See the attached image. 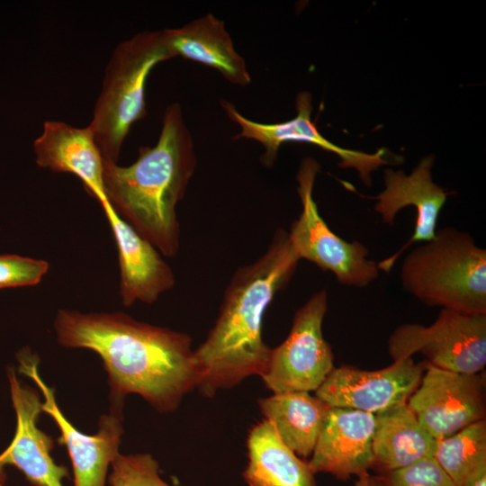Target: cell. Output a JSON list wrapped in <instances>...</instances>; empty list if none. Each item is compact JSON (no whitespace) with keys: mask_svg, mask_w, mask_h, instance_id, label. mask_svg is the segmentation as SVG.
I'll use <instances>...</instances> for the list:
<instances>
[{"mask_svg":"<svg viewBox=\"0 0 486 486\" xmlns=\"http://www.w3.org/2000/svg\"><path fill=\"white\" fill-rule=\"evenodd\" d=\"M54 328L60 345L87 348L101 357L118 410L126 395L137 393L157 410L169 412L196 388L198 370L187 334L122 312L64 309L58 311Z\"/></svg>","mask_w":486,"mask_h":486,"instance_id":"cell-1","label":"cell"},{"mask_svg":"<svg viewBox=\"0 0 486 486\" xmlns=\"http://www.w3.org/2000/svg\"><path fill=\"white\" fill-rule=\"evenodd\" d=\"M299 260L288 232L278 229L266 252L234 273L214 326L194 350L196 388L203 395L212 396L265 372L271 348L263 340V319L276 293L293 276Z\"/></svg>","mask_w":486,"mask_h":486,"instance_id":"cell-2","label":"cell"},{"mask_svg":"<svg viewBox=\"0 0 486 486\" xmlns=\"http://www.w3.org/2000/svg\"><path fill=\"white\" fill-rule=\"evenodd\" d=\"M196 166L192 134L181 106L169 104L153 147H140L128 166L104 160V188L117 214L162 255L180 248L176 206L184 198Z\"/></svg>","mask_w":486,"mask_h":486,"instance_id":"cell-3","label":"cell"},{"mask_svg":"<svg viewBox=\"0 0 486 486\" xmlns=\"http://www.w3.org/2000/svg\"><path fill=\"white\" fill-rule=\"evenodd\" d=\"M402 287L429 306L486 314V250L454 227L412 249L400 267Z\"/></svg>","mask_w":486,"mask_h":486,"instance_id":"cell-4","label":"cell"},{"mask_svg":"<svg viewBox=\"0 0 486 486\" xmlns=\"http://www.w3.org/2000/svg\"><path fill=\"white\" fill-rule=\"evenodd\" d=\"M172 58L165 30L138 32L115 47L88 125L104 160L118 163L131 126L146 116L150 71Z\"/></svg>","mask_w":486,"mask_h":486,"instance_id":"cell-5","label":"cell"},{"mask_svg":"<svg viewBox=\"0 0 486 486\" xmlns=\"http://www.w3.org/2000/svg\"><path fill=\"white\" fill-rule=\"evenodd\" d=\"M320 171L319 163L305 158L296 176L302 212L288 232L299 259L331 272L338 283L346 286L365 287L379 276L378 263L369 259V250L357 240L346 241L334 233L320 216L313 199V186Z\"/></svg>","mask_w":486,"mask_h":486,"instance_id":"cell-6","label":"cell"},{"mask_svg":"<svg viewBox=\"0 0 486 486\" xmlns=\"http://www.w3.org/2000/svg\"><path fill=\"white\" fill-rule=\"evenodd\" d=\"M388 353L393 361L421 354L437 368L479 374L486 364V314L441 309L430 326L397 327L389 337Z\"/></svg>","mask_w":486,"mask_h":486,"instance_id":"cell-7","label":"cell"},{"mask_svg":"<svg viewBox=\"0 0 486 486\" xmlns=\"http://www.w3.org/2000/svg\"><path fill=\"white\" fill-rule=\"evenodd\" d=\"M327 309L326 291L313 293L296 310L284 341L271 349L261 378L274 394L316 392L333 370V352L322 333Z\"/></svg>","mask_w":486,"mask_h":486,"instance_id":"cell-8","label":"cell"},{"mask_svg":"<svg viewBox=\"0 0 486 486\" xmlns=\"http://www.w3.org/2000/svg\"><path fill=\"white\" fill-rule=\"evenodd\" d=\"M18 371L31 378L44 397L41 410L56 422L60 436L58 443L68 449L72 464L74 486H105L108 469L120 454L119 446L123 429L119 413L100 418L98 431L93 436L77 430L58 408L54 390L39 374V357L23 348L18 355Z\"/></svg>","mask_w":486,"mask_h":486,"instance_id":"cell-9","label":"cell"},{"mask_svg":"<svg viewBox=\"0 0 486 486\" xmlns=\"http://www.w3.org/2000/svg\"><path fill=\"white\" fill-rule=\"evenodd\" d=\"M484 374H460L426 362L419 385L407 404L436 439L447 437L484 419Z\"/></svg>","mask_w":486,"mask_h":486,"instance_id":"cell-10","label":"cell"},{"mask_svg":"<svg viewBox=\"0 0 486 486\" xmlns=\"http://www.w3.org/2000/svg\"><path fill=\"white\" fill-rule=\"evenodd\" d=\"M425 368L426 361L415 363L412 357L393 361L375 371L334 367L315 395L329 407L375 415L406 404L419 385Z\"/></svg>","mask_w":486,"mask_h":486,"instance_id":"cell-11","label":"cell"},{"mask_svg":"<svg viewBox=\"0 0 486 486\" xmlns=\"http://www.w3.org/2000/svg\"><path fill=\"white\" fill-rule=\"evenodd\" d=\"M220 104L228 117L240 128L233 140L248 139L259 142L265 149L262 163L266 166L274 165L280 147L286 142H305L334 153L340 158L339 166L356 169L366 185L371 184V173L389 163L384 158V149L369 154L343 148L322 136L311 121L312 104L309 92L303 91L297 94L295 117L276 123H263L248 119L230 101L221 100Z\"/></svg>","mask_w":486,"mask_h":486,"instance_id":"cell-12","label":"cell"},{"mask_svg":"<svg viewBox=\"0 0 486 486\" xmlns=\"http://www.w3.org/2000/svg\"><path fill=\"white\" fill-rule=\"evenodd\" d=\"M8 379L16 429L11 444L0 454V483L5 481V467L12 465L35 486H63L64 478L68 476V469L54 462L50 455L53 440L37 427L42 411L38 392L22 385L13 369Z\"/></svg>","mask_w":486,"mask_h":486,"instance_id":"cell-13","label":"cell"},{"mask_svg":"<svg viewBox=\"0 0 486 486\" xmlns=\"http://www.w3.org/2000/svg\"><path fill=\"white\" fill-rule=\"evenodd\" d=\"M434 157L422 158L410 175L401 170L386 169L385 188L378 195L374 210L382 216V221L392 226L399 211L407 207L416 208L415 229L410 239L391 256L378 262V267L389 273L399 256L412 243L428 241L434 238L440 212L448 194L432 180Z\"/></svg>","mask_w":486,"mask_h":486,"instance_id":"cell-14","label":"cell"},{"mask_svg":"<svg viewBox=\"0 0 486 486\" xmlns=\"http://www.w3.org/2000/svg\"><path fill=\"white\" fill-rule=\"evenodd\" d=\"M374 414L329 407L325 415L309 467L346 481L368 473L374 467Z\"/></svg>","mask_w":486,"mask_h":486,"instance_id":"cell-15","label":"cell"},{"mask_svg":"<svg viewBox=\"0 0 486 486\" xmlns=\"http://www.w3.org/2000/svg\"><path fill=\"white\" fill-rule=\"evenodd\" d=\"M113 232L120 267L119 294L125 306L153 303L176 279L160 252L122 220L109 203L103 207Z\"/></svg>","mask_w":486,"mask_h":486,"instance_id":"cell-16","label":"cell"},{"mask_svg":"<svg viewBox=\"0 0 486 486\" xmlns=\"http://www.w3.org/2000/svg\"><path fill=\"white\" fill-rule=\"evenodd\" d=\"M33 150L40 167L76 176L102 208L109 204L104 188V158L89 126L77 128L64 122L46 121Z\"/></svg>","mask_w":486,"mask_h":486,"instance_id":"cell-17","label":"cell"},{"mask_svg":"<svg viewBox=\"0 0 486 486\" xmlns=\"http://www.w3.org/2000/svg\"><path fill=\"white\" fill-rule=\"evenodd\" d=\"M173 58L203 64L219 71L228 81L248 86L251 76L243 57L235 50L224 22L212 14L178 28L165 29Z\"/></svg>","mask_w":486,"mask_h":486,"instance_id":"cell-18","label":"cell"},{"mask_svg":"<svg viewBox=\"0 0 486 486\" xmlns=\"http://www.w3.org/2000/svg\"><path fill=\"white\" fill-rule=\"evenodd\" d=\"M374 416V467L387 472L434 457L437 440L407 403Z\"/></svg>","mask_w":486,"mask_h":486,"instance_id":"cell-19","label":"cell"},{"mask_svg":"<svg viewBox=\"0 0 486 486\" xmlns=\"http://www.w3.org/2000/svg\"><path fill=\"white\" fill-rule=\"evenodd\" d=\"M248 463L243 478L248 486H316L314 473L264 419L248 437Z\"/></svg>","mask_w":486,"mask_h":486,"instance_id":"cell-20","label":"cell"},{"mask_svg":"<svg viewBox=\"0 0 486 486\" xmlns=\"http://www.w3.org/2000/svg\"><path fill=\"white\" fill-rule=\"evenodd\" d=\"M259 407L283 443L298 456H310L329 406L307 392L274 394Z\"/></svg>","mask_w":486,"mask_h":486,"instance_id":"cell-21","label":"cell"},{"mask_svg":"<svg viewBox=\"0 0 486 486\" xmlns=\"http://www.w3.org/2000/svg\"><path fill=\"white\" fill-rule=\"evenodd\" d=\"M434 459L454 486H471L486 475L485 418L437 440Z\"/></svg>","mask_w":486,"mask_h":486,"instance_id":"cell-22","label":"cell"},{"mask_svg":"<svg viewBox=\"0 0 486 486\" xmlns=\"http://www.w3.org/2000/svg\"><path fill=\"white\" fill-rule=\"evenodd\" d=\"M111 467L110 486H171L160 477L158 464L149 454H119Z\"/></svg>","mask_w":486,"mask_h":486,"instance_id":"cell-23","label":"cell"},{"mask_svg":"<svg viewBox=\"0 0 486 486\" xmlns=\"http://www.w3.org/2000/svg\"><path fill=\"white\" fill-rule=\"evenodd\" d=\"M382 486H454L434 457L378 477Z\"/></svg>","mask_w":486,"mask_h":486,"instance_id":"cell-24","label":"cell"},{"mask_svg":"<svg viewBox=\"0 0 486 486\" xmlns=\"http://www.w3.org/2000/svg\"><path fill=\"white\" fill-rule=\"evenodd\" d=\"M49 270V263L18 255L0 256V289L39 284Z\"/></svg>","mask_w":486,"mask_h":486,"instance_id":"cell-25","label":"cell"},{"mask_svg":"<svg viewBox=\"0 0 486 486\" xmlns=\"http://www.w3.org/2000/svg\"><path fill=\"white\" fill-rule=\"evenodd\" d=\"M355 486H382L378 477H373L368 473L363 474L358 477L355 483Z\"/></svg>","mask_w":486,"mask_h":486,"instance_id":"cell-26","label":"cell"},{"mask_svg":"<svg viewBox=\"0 0 486 486\" xmlns=\"http://www.w3.org/2000/svg\"><path fill=\"white\" fill-rule=\"evenodd\" d=\"M471 486H486V475L482 476Z\"/></svg>","mask_w":486,"mask_h":486,"instance_id":"cell-27","label":"cell"},{"mask_svg":"<svg viewBox=\"0 0 486 486\" xmlns=\"http://www.w3.org/2000/svg\"><path fill=\"white\" fill-rule=\"evenodd\" d=\"M0 486H4V483H0Z\"/></svg>","mask_w":486,"mask_h":486,"instance_id":"cell-28","label":"cell"}]
</instances>
